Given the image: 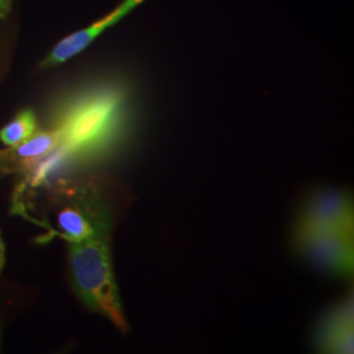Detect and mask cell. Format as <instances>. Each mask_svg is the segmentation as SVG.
<instances>
[{
	"label": "cell",
	"mask_w": 354,
	"mask_h": 354,
	"mask_svg": "<svg viewBox=\"0 0 354 354\" xmlns=\"http://www.w3.org/2000/svg\"><path fill=\"white\" fill-rule=\"evenodd\" d=\"M36 127L37 121L35 113L32 111H24L17 114L13 121L0 130V140L6 146L15 149L32 137L36 131Z\"/></svg>",
	"instance_id": "obj_9"
},
{
	"label": "cell",
	"mask_w": 354,
	"mask_h": 354,
	"mask_svg": "<svg viewBox=\"0 0 354 354\" xmlns=\"http://www.w3.org/2000/svg\"><path fill=\"white\" fill-rule=\"evenodd\" d=\"M142 1L143 0H125L114 10L113 12L106 15L102 20L64 38L53 48L49 55L41 62V68H50L54 66L64 64L70 58L75 57L80 51L88 48L93 42V39L99 37L104 30L117 24L122 17L127 16V13L131 12L137 6H140Z\"/></svg>",
	"instance_id": "obj_6"
},
{
	"label": "cell",
	"mask_w": 354,
	"mask_h": 354,
	"mask_svg": "<svg viewBox=\"0 0 354 354\" xmlns=\"http://www.w3.org/2000/svg\"><path fill=\"white\" fill-rule=\"evenodd\" d=\"M11 4H12V0H0V20L10 13Z\"/></svg>",
	"instance_id": "obj_10"
},
{
	"label": "cell",
	"mask_w": 354,
	"mask_h": 354,
	"mask_svg": "<svg viewBox=\"0 0 354 354\" xmlns=\"http://www.w3.org/2000/svg\"><path fill=\"white\" fill-rule=\"evenodd\" d=\"M4 261H6V253H4V244L1 241V235H0V273L3 270V266H4Z\"/></svg>",
	"instance_id": "obj_11"
},
{
	"label": "cell",
	"mask_w": 354,
	"mask_h": 354,
	"mask_svg": "<svg viewBox=\"0 0 354 354\" xmlns=\"http://www.w3.org/2000/svg\"><path fill=\"white\" fill-rule=\"evenodd\" d=\"M70 268L74 289L84 304L127 332L106 238L70 243Z\"/></svg>",
	"instance_id": "obj_1"
},
{
	"label": "cell",
	"mask_w": 354,
	"mask_h": 354,
	"mask_svg": "<svg viewBox=\"0 0 354 354\" xmlns=\"http://www.w3.org/2000/svg\"><path fill=\"white\" fill-rule=\"evenodd\" d=\"M61 143V134L58 130L53 131H41L33 134L26 142L12 149L16 158L24 163L32 165L42 158L48 156L51 151L59 147Z\"/></svg>",
	"instance_id": "obj_8"
},
{
	"label": "cell",
	"mask_w": 354,
	"mask_h": 354,
	"mask_svg": "<svg viewBox=\"0 0 354 354\" xmlns=\"http://www.w3.org/2000/svg\"><path fill=\"white\" fill-rule=\"evenodd\" d=\"M297 228L353 230L352 200L342 192H319L306 205Z\"/></svg>",
	"instance_id": "obj_5"
},
{
	"label": "cell",
	"mask_w": 354,
	"mask_h": 354,
	"mask_svg": "<svg viewBox=\"0 0 354 354\" xmlns=\"http://www.w3.org/2000/svg\"><path fill=\"white\" fill-rule=\"evenodd\" d=\"M7 160H8V158L6 156V153H4V152H0V171H3V169L6 168Z\"/></svg>",
	"instance_id": "obj_12"
},
{
	"label": "cell",
	"mask_w": 354,
	"mask_h": 354,
	"mask_svg": "<svg viewBox=\"0 0 354 354\" xmlns=\"http://www.w3.org/2000/svg\"><path fill=\"white\" fill-rule=\"evenodd\" d=\"M117 108V96L111 92H99L75 102L57 129L61 134L59 147L74 150L99 140L111 127Z\"/></svg>",
	"instance_id": "obj_2"
},
{
	"label": "cell",
	"mask_w": 354,
	"mask_h": 354,
	"mask_svg": "<svg viewBox=\"0 0 354 354\" xmlns=\"http://www.w3.org/2000/svg\"><path fill=\"white\" fill-rule=\"evenodd\" d=\"M297 244L315 266L344 277L353 273V230L297 228Z\"/></svg>",
	"instance_id": "obj_4"
},
{
	"label": "cell",
	"mask_w": 354,
	"mask_h": 354,
	"mask_svg": "<svg viewBox=\"0 0 354 354\" xmlns=\"http://www.w3.org/2000/svg\"><path fill=\"white\" fill-rule=\"evenodd\" d=\"M55 222L68 243L106 238L109 216L93 190L75 188L62 193Z\"/></svg>",
	"instance_id": "obj_3"
},
{
	"label": "cell",
	"mask_w": 354,
	"mask_h": 354,
	"mask_svg": "<svg viewBox=\"0 0 354 354\" xmlns=\"http://www.w3.org/2000/svg\"><path fill=\"white\" fill-rule=\"evenodd\" d=\"M323 348L332 353H353V307L352 301L329 317L323 326Z\"/></svg>",
	"instance_id": "obj_7"
}]
</instances>
